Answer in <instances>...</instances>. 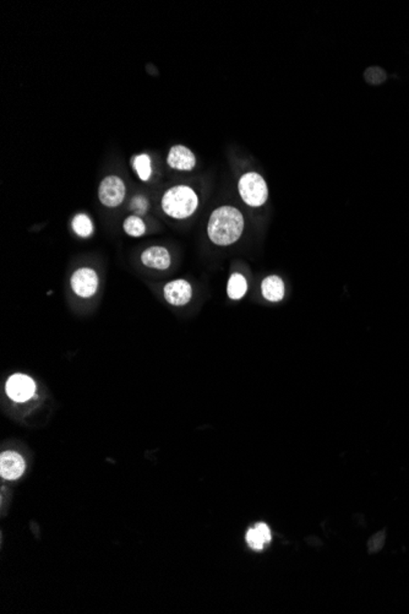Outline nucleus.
Returning a JSON list of instances; mask_svg holds the SVG:
<instances>
[{"mask_svg": "<svg viewBox=\"0 0 409 614\" xmlns=\"http://www.w3.org/2000/svg\"><path fill=\"white\" fill-rule=\"evenodd\" d=\"M244 231V217L232 206H223L214 211L209 220L207 233L211 242L217 245H230L239 240Z\"/></svg>", "mask_w": 409, "mask_h": 614, "instance_id": "1", "label": "nucleus"}, {"mask_svg": "<svg viewBox=\"0 0 409 614\" xmlns=\"http://www.w3.org/2000/svg\"><path fill=\"white\" fill-rule=\"evenodd\" d=\"M161 205L162 210L167 215L177 220H184L193 215L198 209L199 199L191 188L186 185H178L165 191Z\"/></svg>", "mask_w": 409, "mask_h": 614, "instance_id": "2", "label": "nucleus"}, {"mask_svg": "<svg viewBox=\"0 0 409 614\" xmlns=\"http://www.w3.org/2000/svg\"><path fill=\"white\" fill-rule=\"evenodd\" d=\"M239 194L245 204L259 207L266 203L269 189L264 178L255 172L243 175L239 180Z\"/></svg>", "mask_w": 409, "mask_h": 614, "instance_id": "3", "label": "nucleus"}, {"mask_svg": "<svg viewBox=\"0 0 409 614\" xmlns=\"http://www.w3.org/2000/svg\"><path fill=\"white\" fill-rule=\"evenodd\" d=\"M125 194H126L125 184L119 177L110 175L101 182L98 198L101 203L107 207L119 206L124 200Z\"/></svg>", "mask_w": 409, "mask_h": 614, "instance_id": "4", "label": "nucleus"}, {"mask_svg": "<svg viewBox=\"0 0 409 614\" xmlns=\"http://www.w3.org/2000/svg\"><path fill=\"white\" fill-rule=\"evenodd\" d=\"M71 288L76 295L81 298H90L95 295L98 288V276L95 270L90 268H81L76 270L71 276Z\"/></svg>", "mask_w": 409, "mask_h": 614, "instance_id": "5", "label": "nucleus"}, {"mask_svg": "<svg viewBox=\"0 0 409 614\" xmlns=\"http://www.w3.org/2000/svg\"><path fill=\"white\" fill-rule=\"evenodd\" d=\"M6 394L15 402H25L36 393V383L29 375L14 374L6 381Z\"/></svg>", "mask_w": 409, "mask_h": 614, "instance_id": "6", "label": "nucleus"}, {"mask_svg": "<svg viewBox=\"0 0 409 614\" xmlns=\"http://www.w3.org/2000/svg\"><path fill=\"white\" fill-rule=\"evenodd\" d=\"M163 295L170 305L181 307L189 303L193 295V288L188 281H172L165 286Z\"/></svg>", "mask_w": 409, "mask_h": 614, "instance_id": "7", "label": "nucleus"}, {"mask_svg": "<svg viewBox=\"0 0 409 614\" xmlns=\"http://www.w3.org/2000/svg\"><path fill=\"white\" fill-rule=\"evenodd\" d=\"M25 467V460L17 453L6 451L0 456V474L6 480H17Z\"/></svg>", "mask_w": 409, "mask_h": 614, "instance_id": "8", "label": "nucleus"}, {"mask_svg": "<svg viewBox=\"0 0 409 614\" xmlns=\"http://www.w3.org/2000/svg\"><path fill=\"white\" fill-rule=\"evenodd\" d=\"M167 162L173 170H191L196 165V159L188 147L177 145L170 149Z\"/></svg>", "mask_w": 409, "mask_h": 614, "instance_id": "9", "label": "nucleus"}, {"mask_svg": "<svg viewBox=\"0 0 409 614\" xmlns=\"http://www.w3.org/2000/svg\"><path fill=\"white\" fill-rule=\"evenodd\" d=\"M142 264L156 270H165L170 268V255L165 247H151L141 254Z\"/></svg>", "mask_w": 409, "mask_h": 614, "instance_id": "10", "label": "nucleus"}, {"mask_svg": "<svg viewBox=\"0 0 409 614\" xmlns=\"http://www.w3.org/2000/svg\"><path fill=\"white\" fill-rule=\"evenodd\" d=\"M271 539H272L271 529L264 522L255 525L254 527H251L246 534V542L255 550H264L266 544L271 542Z\"/></svg>", "mask_w": 409, "mask_h": 614, "instance_id": "11", "label": "nucleus"}, {"mask_svg": "<svg viewBox=\"0 0 409 614\" xmlns=\"http://www.w3.org/2000/svg\"><path fill=\"white\" fill-rule=\"evenodd\" d=\"M261 291L269 302H280L285 297V284L278 276H269L262 281Z\"/></svg>", "mask_w": 409, "mask_h": 614, "instance_id": "12", "label": "nucleus"}, {"mask_svg": "<svg viewBox=\"0 0 409 614\" xmlns=\"http://www.w3.org/2000/svg\"><path fill=\"white\" fill-rule=\"evenodd\" d=\"M248 291V284L243 275L240 274H233L230 276L227 286V293L230 295V300H240L244 297L245 293Z\"/></svg>", "mask_w": 409, "mask_h": 614, "instance_id": "13", "label": "nucleus"}, {"mask_svg": "<svg viewBox=\"0 0 409 614\" xmlns=\"http://www.w3.org/2000/svg\"><path fill=\"white\" fill-rule=\"evenodd\" d=\"M73 228L75 231L76 235H80L82 238L90 237L94 232V225L91 222L90 217L85 214H79L74 217Z\"/></svg>", "mask_w": 409, "mask_h": 614, "instance_id": "14", "label": "nucleus"}, {"mask_svg": "<svg viewBox=\"0 0 409 614\" xmlns=\"http://www.w3.org/2000/svg\"><path fill=\"white\" fill-rule=\"evenodd\" d=\"M123 228H124L125 233L131 235V237H141V235H145L146 232L145 222L141 220L139 216L135 215L129 216L124 221Z\"/></svg>", "mask_w": 409, "mask_h": 614, "instance_id": "15", "label": "nucleus"}, {"mask_svg": "<svg viewBox=\"0 0 409 614\" xmlns=\"http://www.w3.org/2000/svg\"><path fill=\"white\" fill-rule=\"evenodd\" d=\"M134 168L141 180L146 182V180H150L151 175H152L150 156L146 155V154L135 156Z\"/></svg>", "mask_w": 409, "mask_h": 614, "instance_id": "16", "label": "nucleus"}, {"mask_svg": "<svg viewBox=\"0 0 409 614\" xmlns=\"http://www.w3.org/2000/svg\"><path fill=\"white\" fill-rule=\"evenodd\" d=\"M131 209L133 210L136 211L137 214H144L146 212V209H147V201H146L145 198H142V196H136L131 201Z\"/></svg>", "mask_w": 409, "mask_h": 614, "instance_id": "17", "label": "nucleus"}]
</instances>
